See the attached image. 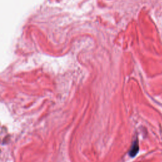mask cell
<instances>
[{
	"label": "cell",
	"mask_w": 162,
	"mask_h": 162,
	"mask_svg": "<svg viewBox=\"0 0 162 162\" xmlns=\"http://www.w3.org/2000/svg\"><path fill=\"white\" fill-rule=\"evenodd\" d=\"M139 148L138 141H137V140H136L133 142L132 147H131L130 150L129 151V155L131 157H134L137 154V153L139 151Z\"/></svg>",
	"instance_id": "obj_1"
}]
</instances>
